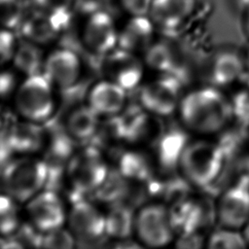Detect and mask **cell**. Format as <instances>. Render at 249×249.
<instances>
[{"label":"cell","instance_id":"obj_1","mask_svg":"<svg viewBox=\"0 0 249 249\" xmlns=\"http://www.w3.org/2000/svg\"><path fill=\"white\" fill-rule=\"evenodd\" d=\"M177 114L188 132L207 137L227 126L232 118V108L221 89L205 85L183 94Z\"/></svg>","mask_w":249,"mask_h":249},{"label":"cell","instance_id":"obj_2","mask_svg":"<svg viewBox=\"0 0 249 249\" xmlns=\"http://www.w3.org/2000/svg\"><path fill=\"white\" fill-rule=\"evenodd\" d=\"M225 162V152L219 143L198 138L189 140L182 152L177 169L188 184L204 189L219 179Z\"/></svg>","mask_w":249,"mask_h":249},{"label":"cell","instance_id":"obj_3","mask_svg":"<svg viewBox=\"0 0 249 249\" xmlns=\"http://www.w3.org/2000/svg\"><path fill=\"white\" fill-rule=\"evenodd\" d=\"M48 174V163L44 160L35 155H18L11 159L2 170L3 191L19 203H25L43 190Z\"/></svg>","mask_w":249,"mask_h":249},{"label":"cell","instance_id":"obj_4","mask_svg":"<svg viewBox=\"0 0 249 249\" xmlns=\"http://www.w3.org/2000/svg\"><path fill=\"white\" fill-rule=\"evenodd\" d=\"M14 102L20 118L41 123L54 110V87L43 73L24 77L15 90Z\"/></svg>","mask_w":249,"mask_h":249},{"label":"cell","instance_id":"obj_5","mask_svg":"<svg viewBox=\"0 0 249 249\" xmlns=\"http://www.w3.org/2000/svg\"><path fill=\"white\" fill-rule=\"evenodd\" d=\"M109 166L101 152L94 147H86L73 153L66 163V177L76 192H96L105 182Z\"/></svg>","mask_w":249,"mask_h":249},{"label":"cell","instance_id":"obj_6","mask_svg":"<svg viewBox=\"0 0 249 249\" xmlns=\"http://www.w3.org/2000/svg\"><path fill=\"white\" fill-rule=\"evenodd\" d=\"M134 234L147 247L161 248L170 244L176 233L169 207L160 202L142 206L135 214Z\"/></svg>","mask_w":249,"mask_h":249},{"label":"cell","instance_id":"obj_7","mask_svg":"<svg viewBox=\"0 0 249 249\" xmlns=\"http://www.w3.org/2000/svg\"><path fill=\"white\" fill-rule=\"evenodd\" d=\"M75 13L56 14L30 6L18 32L21 39L42 47L53 43L67 30Z\"/></svg>","mask_w":249,"mask_h":249},{"label":"cell","instance_id":"obj_8","mask_svg":"<svg viewBox=\"0 0 249 249\" xmlns=\"http://www.w3.org/2000/svg\"><path fill=\"white\" fill-rule=\"evenodd\" d=\"M183 94L180 81L167 73L145 83L139 99L144 110L163 118L177 112Z\"/></svg>","mask_w":249,"mask_h":249},{"label":"cell","instance_id":"obj_9","mask_svg":"<svg viewBox=\"0 0 249 249\" xmlns=\"http://www.w3.org/2000/svg\"><path fill=\"white\" fill-rule=\"evenodd\" d=\"M118 37L119 27L110 11L101 10L85 17L81 41L89 52L105 55L118 47Z\"/></svg>","mask_w":249,"mask_h":249},{"label":"cell","instance_id":"obj_10","mask_svg":"<svg viewBox=\"0 0 249 249\" xmlns=\"http://www.w3.org/2000/svg\"><path fill=\"white\" fill-rule=\"evenodd\" d=\"M24 205L28 222L43 233L63 227L67 222L64 202L53 191H40Z\"/></svg>","mask_w":249,"mask_h":249},{"label":"cell","instance_id":"obj_11","mask_svg":"<svg viewBox=\"0 0 249 249\" xmlns=\"http://www.w3.org/2000/svg\"><path fill=\"white\" fill-rule=\"evenodd\" d=\"M144 67L145 63L139 54L117 47L104 55L102 72L105 79L129 90L141 84Z\"/></svg>","mask_w":249,"mask_h":249},{"label":"cell","instance_id":"obj_12","mask_svg":"<svg viewBox=\"0 0 249 249\" xmlns=\"http://www.w3.org/2000/svg\"><path fill=\"white\" fill-rule=\"evenodd\" d=\"M196 9L197 0H153L148 17L157 31L173 35L191 22Z\"/></svg>","mask_w":249,"mask_h":249},{"label":"cell","instance_id":"obj_13","mask_svg":"<svg viewBox=\"0 0 249 249\" xmlns=\"http://www.w3.org/2000/svg\"><path fill=\"white\" fill-rule=\"evenodd\" d=\"M66 223L76 241L94 242L106 235L105 213L87 200H78L72 204Z\"/></svg>","mask_w":249,"mask_h":249},{"label":"cell","instance_id":"obj_14","mask_svg":"<svg viewBox=\"0 0 249 249\" xmlns=\"http://www.w3.org/2000/svg\"><path fill=\"white\" fill-rule=\"evenodd\" d=\"M219 226L241 230L249 220V187L237 183L227 188L214 207Z\"/></svg>","mask_w":249,"mask_h":249},{"label":"cell","instance_id":"obj_15","mask_svg":"<svg viewBox=\"0 0 249 249\" xmlns=\"http://www.w3.org/2000/svg\"><path fill=\"white\" fill-rule=\"evenodd\" d=\"M81 72V59L72 50L58 48L46 54L42 73L54 88L64 89L73 87Z\"/></svg>","mask_w":249,"mask_h":249},{"label":"cell","instance_id":"obj_16","mask_svg":"<svg viewBox=\"0 0 249 249\" xmlns=\"http://www.w3.org/2000/svg\"><path fill=\"white\" fill-rule=\"evenodd\" d=\"M244 56L232 49H223L214 53L208 62V85L218 89L230 87L240 81L245 73Z\"/></svg>","mask_w":249,"mask_h":249},{"label":"cell","instance_id":"obj_17","mask_svg":"<svg viewBox=\"0 0 249 249\" xmlns=\"http://www.w3.org/2000/svg\"><path fill=\"white\" fill-rule=\"evenodd\" d=\"M157 28L148 16H128L119 27L118 47L134 53H144L156 40Z\"/></svg>","mask_w":249,"mask_h":249},{"label":"cell","instance_id":"obj_18","mask_svg":"<svg viewBox=\"0 0 249 249\" xmlns=\"http://www.w3.org/2000/svg\"><path fill=\"white\" fill-rule=\"evenodd\" d=\"M7 136L13 152L18 155H36L43 151L47 139L40 123L24 119L12 123L7 128Z\"/></svg>","mask_w":249,"mask_h":249},{"label":"cell","instance_id":"obj_19","mask_svg":"<svg viewBox=\"0 0 249 249\" xmlns=\"http://www.w3.org/2000/svg\"><path fill=\"white\" fill-rule=\"evenodd\" d=\"M125 101L126 90L108 79L96 83L88 94V104L104 118L120 115Z\"/></svg>","mask_w":249,"mask_h":249},{"label":"cell","instance_id":"obj_20","mask_svg":"<svg viewBox=\"0 0 249 249\" xmlns=\"http://www.w3.org/2000/svg\"><path fill=\"white\" fill-rule=\"evenodd\" d=\"M176 236L199 231L204 222V211L200 203L193 198H184L169 207Z\"/></svg>","mask_w":249,"mask_h":249},{"label":"cell","instance_id":"obj_21","mask_svg":"<svg viewBox=\"0 0 249 249\" xmlns=\"http://www.w3.org/2000/svg\"><path fill=\"white\" fill-rule=\"evenodd\" d=\"M100 116L87 103L74 108L65 121V131L78 141L91 138L100 125Z\"/></svg>","mask_w":249,"mask_h":249},{"label":"cell","instance_id":"obj_22","mask_svg":"<svg viewBox=\"0 0 249 249\" xmlns=\"http://www.w3.org/2000/svg\"><path fill=\"white\" fill-rule=\"evenodd\" d=\"M45 57L42 46L21 39L18 42L12 62L18 72L27 77L42 73Z\"/></svg>","mask_w":249,"mask_h":249},{"label":"cell","instance_id":"obj_23","mask_svg":"<svg viewBox=\"0 0 249 249\" xmlns=\"http://www.w3.org/2000/svg\"><path fill=\"white\" fill-rule=\"evenodd\" d=\"M160 117L153 115L143 109V112L127 123L126 140L137 144L156 143L163 133Z\"/></svg>","mask_w":249,"mask_h":249},{"label":"cell","instance_id":"obj_24","mask_svg":"<svg viewBox=\"0 0 249 249\" xmlns=\"http://www.w3.org/2000/svg\"><path fill=\"white\" fill-rule=\"evenodd\" d=\"M188 142L189 140L183 132L177 130L163 131L155 143L158 162L165 168H177L182 152Z\"/></svg>","mask_w":249,"mask_h":249},{"label":"cell","instance_id":"obj_25","mask_svg":"<svg viewBox=\"0 0 249 249\" xmlns=\"http://www.w3.org/2000/svg\"><path fill=\"white\" fill-rule=\"evenodd\" d=\"M135 214L125 205H115L105 213L106 235L124 240L134 234Z\"/></svg>","mask_w":249,"mask_h":249},{"label":"cell","instance_id":"obj_26","mask_svg":"<svg viewBox=\"0 0 249 249\" xmlns=\"http://www.w3.org/2000/svg\"><path fill=\"white\" fill-rule=\"evenodd\" d=\"M143 54L145 65L160 74H167L176 66V51L166 41L155 40Z\"/></svg>","mask_w":249,"mask_h":249},{"label":"cell","instance_id":"obj_27","mask_svg":"<svg viewBox=\"0 0 249 249\" xmlns=\"http://www.w3.org/2000/svg\"><path fill=\"white\" fill-rule=\"evenodd\" d=\"M19 202L6 193L0 194V235L4 237L16 233L21 225Z\"/></svg>","mask_w":249,"mask_h":249},{"label":"cell","instance_id":"obj_28","mask_svg":"<svg viewBox=\"0 0 249 249\" xmlns=\"http://www.w3.org/2000/svg\"><path fill=\"white\" fill-rule=\"evenodd\" d=\"M205 246L210 249H244L248 247L241 230L222 226L208 235Z\"/></svg>","mask_w":249,"mask_h":249},{"label":"cell","instance_id":"obj_29","mask_svg":"<svg viewBox=\"0 0 249 249\" xmlns=\"http://www.w3.org/2000/svg\"><path fill=\"white\" fill-rule=\"evenodd\" d=\"M29 8V0H0V27L18 30Z\"/></svg>","mask_w":249,"mask_h":249},{"label":"cell","instance_id":"obj_30","mask_svg":"<svg viewBox=\"0 0 249 249\" xmlns=\"http://www.w3.org/2000/svg\"><path fill=\"white\" fill-rule=\"evenodd\" d=\"M149 162L137 152L123 155L120 161V172L124 178L142 180L148 176Z\"/></svg>","mask_w":249,"mask_h":249},{"label":"cell","instance_id":"obj_31","mask_svg":"<svg viewBox=\"0 0 249 249\" xmlns=\"http://www.w3.org/2000/svg\"><path fill=\"white\" fill-rule=\"evenodd\" d=\"M76 244V238L68 228L60 227L43 233L42 247L53 249H69Z\"/></svg>","mask_w":249,"mask_h":249},{"label":"cell","instance_id":"obj_32","mask_svg":"<svg viewBox=\"0 0 249 249\" xmlns=\"http://www.w3.org/2000/svg\"><path fill=\"white\" fill-rule=\"evenodd\" d=\"M18 42L14 30L0 27V68L12 62Z\"/></svg>","mask_w":249,"mask_h":249},{"label":"cell","instance_id":"obj_33","mask_svg":"<svg viewBox=\"0 0 249 249\" xmlns=\"http://www.w3.org/2000/svg\"><path fill=\"white\" fill-rule=\"evenodd\" d=\"M114 3L118 4V0H74V13L85 18L97 11H109Z\"/></svg>","mask_w":249,"mask_h":249},{"label":"cell","instance_id":"obj_34","mask_svg":"<svg viewBox=\"0 0 249 249\" xmlns=\"http://www.w3.org/2000/svg\"><path fill=\"white\" fill-rule=\"evenodd\" d=\"M29 3L33 8L56 14L74 13V0H29Z\"/></svg>","mask_w":249,"mask_h":249},{"label":"cell","instance_id":"obj_35","mask_svg":"<svg viewBox=\"0 0 249 249\" xmlns=\"http://www.w3.org/2000/svg\"><path fill=\"white\" fill-rule=\"evenodd\" d=\"M153 0H118L119 8L127 16H148Z\"/></svg>","mask_w":249,"mask_h":249},{"label":"cell","instance_id":"obj_36","mask_svg":"<svg viewBox=\"0 0 249 249\" xmlns=\"http://www.w3.org/2000/svg\"><path fill=\"white\" fill-rule=\"evenodd\" d=\"M177 237L178 239L176 240V246L180 248H199L206 243V239L202 237L200 231L183 234Z\"/></svg>","mask_w":249,"mask_h":249},{"label":"cell","instance_id":"obj_37","mask_svg":"<svg viewBox=\"0 0 249 249\" xmlns=\"http://www.w3.org/2000/svg\"><path fill=\"white\" fill-rule=\"evenodd\" d=\"M242 28L245 36L249 39V8L242 12Z\"/></svg>","mask_w":249,"mask_h":249},{"label":"cell","instance_id":"obj_38","mask_svg":"<svg viewBox=\"0 0 249 249\" xmlns=\"http://www.w3.org/2000/svg\"><path fill=\"white\" fill-rule=\"evenodd\" d=\"M6 113L4 108H2L0 106V129H4V127L8 128V126L12 124V123H7V118H6Z\"/></svg>","mask_w":249,"mask_h":249},{"label":"cell","instance_id":"obj_39","mask_svg":"<svg viewBox=\"0 0 249 249\" xmlns=\"http://www.w3.org/2000/svg\"><path fill=\"white\" fill-rule=\"evenodd\" d=\"M236 8L240 9L242 12L249 8V0H234Z\"/></svg>","mask_w":249,"mask_h":249},{"label":"cell","instance_id":"obj_40","mask_svg":"<svg viewBox=\"0 0 249 249\" xmlns=\"http://www.w3.org/2000/svg\"><path fill=\"white\" fill-rule=\"evenodd\" d=\"M241 231H242V233L244 235V238H245V240L247 242V245L249 247V220L244 225V227L241 229Z\"/></svg>","mask_w":249,"mask_h":249},{"label":"cell","instance_id":"obj_41","mask_svg":"<svg viewBox=\"0 0 249 249\" xmlns=\"http://www.w3.org/2000/svg\"><path fill=\"white\" fill-rule=\"evenodd\" d=\"M244 56V62H245V68H246V71L249 72V48L247 49L245 54H243Z\"/></svg>","mask_w":249,"mask_h":249},{"label":"cell","instance_id":"obj_42","mask_svg":"<svg viewBox=\"0 0 249 249\" xmlns=\"http://www.w3.org/2000/svg\"><path fill=\"white\" fill-rule=\"evenodd\" d=\"M0 247H1V248H2V247H8L6 237L1 236V235H0Z\"/></svg>","mask_w":249,"mask_h":249}]
</instances>
